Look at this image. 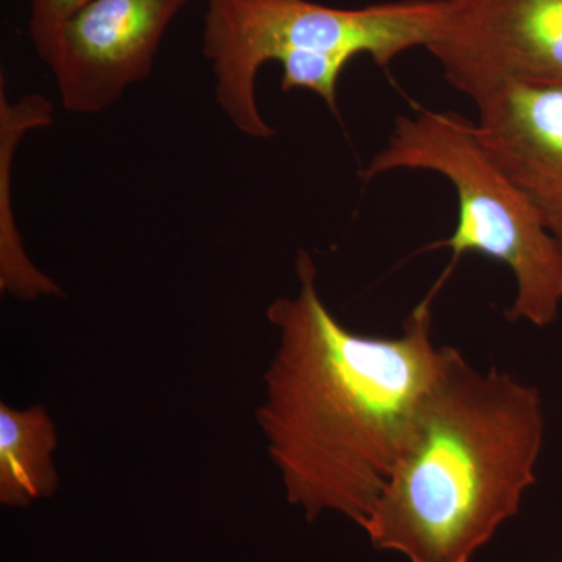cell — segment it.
Segmentation results:
<instances>
[{"instance_id":"cell-1","label":"cell","mask_w":562,"mask_h":562,"mask_svg":"<svg viewBox=\"0 0 562 562\" xmlns=\"http://www.w3.org/2000/svg\"><path fill=\"white\" fill-rule=\"evenodd\" d=\"M295 276L297 294L266 310L279 344L258 425L291 505L310 522L338 513L362 527L458 350L432 341L435 291L402 335H361L325 305L308 250H299Z\"/></svg>"},{"instance_id":"cell-2","label":"cell","mask_w":562,"mask_h":562,"mask_svg":"<svg viewBox=\"0 0 562 562\" xmlns=\"http://www.w3.org/2000/svg\"><path fill=\"white\" fill-rule=\"evenodd\" d=\"M539 391L454 355L362 530L412 562H471L536 483Z\"/></svg>"},{"instance_id":"cell-3","label":"cell","mask_w":562,"mask_h":562,"mask_svg":"<svg viewBox=\"0 0 562 562\" xmlns=\"http://www.w3.org/2000/svg\"><path fill=\"white\" fill-rule=\"evenodd\" d=\"M443 2L397 0L336 9L312 0H205L202 52L214 76V98L233 127L271 139L262 116L258 74L279 63L281 90L319 95L339 120L338 85L358 57L387 68L405 52L427 49L438 35Z\"/></svg>"},{"instance_id":"cell-4","label":"cell","mask_w":562,"mask_h":562,"mask_svg":"<svg viewBox=\"0 0 562 562\" xmlns=\"http://www.w3.org/2000/svg\"><path fill=\"white\" fill-rule=\"evenodd\" d=\"M392 171L438 173L457 194V227L450 238L431 246L452 251L432 291L441 290L464 255H483L508 268L516 281L513 305L506 310L509 322L542 328L557 321L562 305L560 244L527 192L484 146L475 122L424 106L398 116L386 146L360 176L372 180Z\"/></svg>"},{"instance_id":"cell-5","label":"cell","mask_w":562,"mask_h":562,"mask_svg":"<svg viewBox=\"0 0 562 562\" xmlns=\"http://www.w3.org/2000/svg\"><path fill=\"white\" fill-rule=\"evenodd\" d=\"M427 50L472 102L508 83L562 88V0H443Z\"/></svg>"},{"instance_id":"cell-6","label":"cell","mask_w":562,"mask_h":562,"mask_svg":"<svg viewBox=\"0 0 562 562\" xmlns=\"http://www.w3.org/2000/svg\"><path fill=\"white\" fill-rule=\"evenodd\" d=\"M192 0H91L65 25L49 63L63 109L99 114L150 76L162 36Z\"/></svg>"},{"instance_id":"cell-7","label":"cell","mask_w":562,"mask_h":562,"mask_svg":"<svg viewBox=\"0 0 562 562\" xmlns=\"http://www.w3.org/2000/svg\"><path fill=\"white\" fill-rule=\"evenodd\" d=\"M476 106V131L562 249V88L508 83Z\"/></svg>"},{"instance_id":"cell-8","label":"cell","mask_w":562,"mask_h":562,"mask_svg":"<svg viewBox=\"0 0 562 562\" xmlns=\"http://www.w3.org/2000/svg\"><path fill=\"white\" fill-rule=\"evenodd\" d=\"M54 124V105L38 92L10 102L0 88V291L14 301L63 297L60 284L29 258L13 213V162L29 132Z\"/></svg>"},{"instance_id":"cell-9","label":"cell","mask_w":562,"mask_h":562,"mask_svg":"<svg viewBox=\"0 0 562 562\" xmlns=\"http://www.w3.org/2000/svg\"><path fill=\"white\" fill-rule=\"evenodd\" d=\"M57 425L44 406L0 405V503L29 508L57 494Z\"/></svg>"},{"instance_id":"cell-10","label":"cell","mask_w":562,"mask_h":562,"mask_svg":"<svg viewBox=\"0 0 562 562\" xmlns=\"http://www.w3.org/2000/svg\"><path fill=\"white\" fill-rule=\"evenodd\" d=\"M88 2L91 0H31L29 38L44 65L49 66L65 25Z\"/></svg>"},{"instance_id":"cell-11","label":"cell","mask_w":562,"mask_h":562,"mask_svg":"<svg viewBox=\"0 0 562 562\" xmlns=\"http://www.w3.org/2000/svg\"><path fill=\"white\" fill-rule=\"evenodd\" d=\"M435 2H443V0H435Z\"/></svg>"}]
</instances>
